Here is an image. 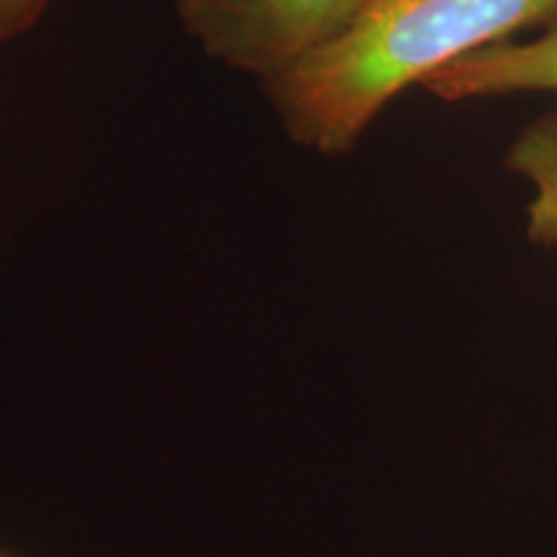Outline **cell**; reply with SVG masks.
Instances as JSON below:
<instances>
[{
  "mask_svg": "<svg viewBox=\"0 0 557 557\" xmlns=\"http://www.w3.org/2000/svg\"><path fill=\"white\" fill-rule=\"evenodd\" d=\"M547 18L557 0H369L344 34L267 86L299 145L338 156L410 83Z\"/></svg>",
  "mask_w": 557,
  "mask_h": 557,
  "instance_id": "6da1fadb",
  "label": "cell"
},
{
  "mask_svg": "<svg viewBox=\"0 0 557 557\" xmlns=\"http://www.w3.org/2000/svg\"><path fill=\"white\" fill-rule=\"evenodd\" d=\"M369 0H176L209 58L271 83L348 29Z\"/></svg>",
  "mask_w": 557,
  "mask_h": 557,
  "instance_id": "7a4b0ae2",
  "label": "cell"
},
{
  "mask_svg": "<svg viewBox=\"0 0 557 557\" xmlns=\"http://www.w3.org/2000/svg\"><path fill=\"white\" fill-rule=\"evenodd\" d=\"M423 88L444 101L557 90V24L534 41H498L465 54L423 81Z\"/></svg>",
  "mask_w": 557,
  "mask_h": 557,
  "instance_id": "3957f363",
  "label": "cell"
},
{
  "mask_svg": "<svg viewBox=\"0 0 557 557\" xmlns=\"http://www.w3.org/2000/svg\"><path fill=\"white\" fill-rule=\"evenodd\" d=\"M506 165L532 181L529 238L537 246H557V111L542 114L513 139Z\"/></svg>",
  "mask_w": 557,
  "mask_h": 557,
  "instance_id": "277c9868",
  "label": "cell"
},
{
  "mask_svg": "<svg viewBox=\"0 0 557 557\" xmlns=\"http://www.w3.org/2000/svg\"><path fill=\"white\" fill-rule=\"evenodd\" d=\"M50 0H0V39L34 24Z\"/></svg>",
  "mask_w": 557,
  "mask_h": 557,
  "instance_id": "5b68a950",
  "label": "cell"
}]
</instances>
